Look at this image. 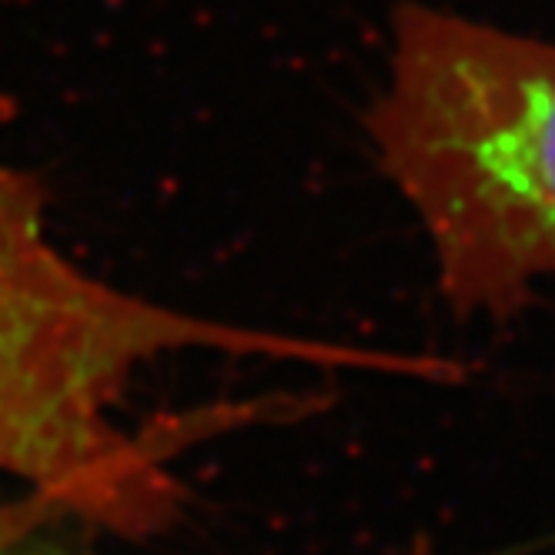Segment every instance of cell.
Wrapping results in <instances>:
<instances>
[{"label": "cell", "mask_w": 555, "mask_h": 555, "mask_svg": "<svg viewBox=\"0 0 555 555\" xmlns=\"http://www.w3.org/2000/svg\"><path fill=\"white\" fill-rule=\"evenodd\" d=\"M194 351L362 362L111 285L57 245L41 181L0 162V475L27 502L125 539L165 532L184 502L175 442L138 431L128 402L147 369Z\"/></svg>", "instance_id": "1"}, {"label": "cell", "mask_w": 555, "mask_h": 555, "mask_svg": "<svg viewBox=\"0 0 555 555\" xmlns=\"http://www.w3.org/2000/svg\"><path fill=\"white\" fill-rule=\"evenodd\" d=\"M365 131L459 319L505 322L555 282V41L402 4Z\"/></svg>", "instance_id": "2"}, {"label": "cell", "mask_w": 555, "mask_h": 555, "mask_svg": "<svg viewBox=\"0 0 555 555\" xmlns=\"http://www.w3.org/2000/svg\"><path fill=\"white\" fill-rule=\"evenodd\" d=\"M37 515H48L41 505H34L30 515H21L17 508H4L0 512V555H57L48 548H37L30 542V522ZM51 519V515H48Z\"/></svg>", "instance_id": "3"}]
</instances>
